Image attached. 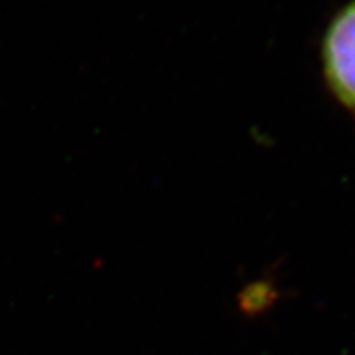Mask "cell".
<instances>
[{"label":"cell","instance_id":"6da1fadb","mask_svg":"<svg viewBox=\"0 0 355 355\" xmlns=\"http://www.w3.org/2000/svg\"><path fill=\"white\" fill-rule=\"evenodd\" d=\"M322 60L332 92L355 112V2L331 21L324 38Z\"/></svg>","mask_w":355,"mask_h":355}]
</instances>
